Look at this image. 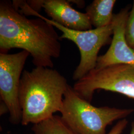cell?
<instances>
[{
  "instance_id": "cell-9",
  "label": "cell",
  "mask_w": 134,
  "mask_h": 134,
  "mask_svg": "<svg viewBox=\"0 0 134 134\" xmlns=\"http://www.w3.org/2000/svg\"><path fill=\"white\" fill-rule=\"evenodd\" d=\"M115 3V0H94L88 5L86 13L92 26L97 29L111 24Z\"/></svg>"
},
{
  "instance_id": "cell-11",
  "label": "cell",
  "mask_w": 134,
  "mask_h": 134,
  "mask_svg": "<svg viewBox=\"0 0 134 134\" xmlns=\"http://www.w3.org/2000/svg\"><path fill=\"white\" fill-rule=\"evenodd\" d=\"M125 36L130 47L134 50V1L126 23Z\"/></svg>"
},
{
  "instance_id": "cell-2",
  "label": "cell",
  "mask_w": 134,
  "mask_h": 134,
  "mask_svg": "<svg viewBox=\"0 0 134 134\" xmlns=\"http://www.w3.org/2000/svg\"><path fill=\"white\" fill-rule=\"evenodd\" d=\"M69 86L66 77L53 68L24 70L19 93L21 124H35L60 112Z\"/></svg>"
},
{
  "instance_id": "cell-4",
  "label": "cell",
  "mask_w": 134,
  "mask_h": 134,
  "mask_svg": "<svg viewBox=\"0 0 134 134\" xmlns=\"http://www.w3.org/2000/svg\"><path fill=\"white\" fill-rule=\"evenodd\" d=\"M22 11L25 16L33 15L45 20L62 32L60 38L71 40L76 44L80 52L81 60L73 72L72 79L75 81L80 80L96 68L100 49L111 42V36L113 34L111 24L103 27L88 30H76L67 28L44 17L32 10L27 4L24 5Z\"/></svg>"
},
{
  "instance_id": "cell-12",
  "label": "cell",
  "mask_w": 134,
  "mask_h": 134,
  "mask_svg": "<svg viewBox=\"0 0 134 134\" xmlns=\"http://www.w3.org/2000/svg\"><path fill=\"white\" fill-rule=\"evenodd\" d=\"M127 124V120L126 119H122L115 125L108 133L106 134H121Z\"/></svg>"
},
{
  "instance_id": "cell-8",
  "label": "cell",
  "mask_w": 134,
  "mask_h": 134,
  "mask_svg": "<svg viewBox=\"0 0 134 134\" xmlns=\"http://www.w3.org/2000/svg\"><path fill=\"white\" fill-rule=\"evenodd\" d=\"M29 6L39 13L43 8L51 20L63 26L76 30L92 29V25L86 13L77 11L66 0L26 1Z\"/></svg>"
},
{
  "instance_id": "cell-5",
  "label": "cell",
  "mask_w": 134,
  "mask_h": 134,
  "mask_svg": "<svg viewBox=\"0 0 134 134\" xmlns=\"http://www.w3.org/2000/svg\"><path fill=\"white\" fill-rule=\"evenodd\" d=\"M73 89L91 102L96 90L117 92L134 99V66L119 64L93 69L76 81Z\"/></svg>"
},
{
  "instance_id": "cell-3",
  "label": "cell",
  "mask_w": 134,
  "mask_h": 134,
  "mask_svg": "<svg viewBox=\"0 0 134 134\" xmlns=\"http://www.w3.org/2000/svg\"><path fill=\"white\" fill-rule=\"evenodd\" d=\"M134 111L133 109L94 106L79 96L69 85L60 112L63 120L77 134H106L108 125Z\"/></svg>"
},
{
  "instance_id": "cell-1",
  "label": "cell",
  "mask_w": 134,
  "mask_h": 134,
  "mask_svg": "<svg viewBox=\"0 0 134 134\" xmlns=\"http://www.w3.org/2000/svg\"><path fill=\"white\" fill-rule=\"evenodd\" d=\"M54 27L38 17L27 18L10 1L0 2L1 53L21 49L29 53L35 67L53 68V59L60 57L62 48Z\"/></svg>"
},
{
  "instance_id": "cell-13",
  "label": "cell",
  "mask_w": 134,
  "mask_h": 134,
  "mask_svg": "<svg viewBox=\"0 0 134 134\" xmlns=\"http://www.w3.org/2000/svg\"><path fill=\"white\" fill-rule=\"evenodd\" d=\"M130 134H134V122H133L132 124V128Z\"/></svg>"
},
{
  "instance_id": "cell-10",
  "label": "cell",
  "mask_w": 134,
  "mask_h": 134,
  "mask_svg": "<svg viewBox=\"0 0 134 134\" xmlns=\"http://www.w3.org/2000/svg\"><path fill=\"white\" fill-rule=\"evenodd\" d=\"M34 134H77L65 122L61 116L54 115L34 124Z\"/></svg>"
},
{
  "instance_id": "cell-6",
  "label": "cell",
  "mask_w": 134,
  "mask_h": 134,
  "mask_svg": "<svg viewBox=\"0 0 134 134\" xmlns=\"http://www.w3.org/2000/svg\"><path fill=\"white\" fill-rule=\"evenodd\" d=\"M29 53L24 50L14 54L0 53V96L7 106L10 121L21 123L22 112L19 104L20 81Z\"/></svg>"
},
{
  "instance_id": "cell-7",
  "label": "cell",
  "mask_w": 134,
  "mask_h": 134,
  "mask_svg": "<svg viewBox=\"0 0 134 134\" xmlns=\"http://www.w3.org/2000/svg\"><path fill=\"white\" fill-rule=\"evenodd\" d=\"M128 8L114 14L112 21L113 37L110 47L104 55L98 56L96 69L124 64L134 66V50L130 48L125 36V29L129 13Z\"/></svg>"
}]
</instances>
